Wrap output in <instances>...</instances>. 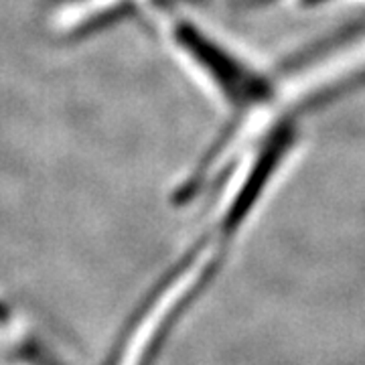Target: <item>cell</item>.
<instances>
[{
  "label": "cell",
  "mask_w": 365,
  "mask_h": 365,
  "mask_svg": "<svg viewBox=\"0 0 365 365\" xmlns=\"http://www.w3.org/2000/svg\"><path fill=\"white\" fill-rule=\"evenodd\" d=\"M175 39L182 51L189 53L195 59L197 66L207 71L209 78L215 81L225 100L237 112L250 110L270 98L272 91L270 79L244 66L232 53L225 51L222 45L213 43L207 35L197 31L193 25L179 23L175 29Z\"/></svg>",
  "instance_id": "obj_1"
},
{
  "label": "cell",
  "mask_w": 365,
  "mask_h": 365,
  "mask_svg": "<svg viewBox=\"0 0 365 365\" xmlns=\"http://www.w3.org/2000/svg\"><path fill=\"white\" fill-rule=\"evenodd\" d=\"M276 0H234V9L237 11H254V9H262L266 4H272Z\"/></svg>",
  "instance_id": "obj_2"
},
{
  "label": "cell",
  "mask_w": 365,
  "mask_h": 365,
  "mask_svg": "<svg viewBox=\"0 0 365 365\" xmlns=\"http://www.w3.org/2000/svg\"><path fill=\"white\" fill-rule=\"evenodd\" d=\"M321 2H327V0H304L307 6H314V4H321Z\"/></svg>",
  "instance_id": "obj_3"
}]
</instances>
